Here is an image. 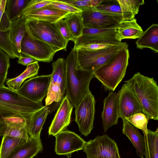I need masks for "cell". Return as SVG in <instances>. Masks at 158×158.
<instances>
[{
  "label": "cell",
  "mask_w": 158,
  "mask_h": 158,
  "mask_svg": "<svg viewBox=\"0 0 158 158\" xmlns=\"http://www.w3.org/2000/svg\"><path fill=\"white\" fill-rule=\"evenodd\" d=\"M10 56L0 49V87L4 86L10 67Z\"/></svg>",
  "instance_id": "cell-34"
},
{
  "label": "cell",
  "mask_w": 158,
  "mask_h": 158,
  "mask_svg": "<svg viewBox=\"0 0 158 158\" xmlns=\"http://www.w3.org/2000/svg\"><path fill=\"white\" fill-rule=\"evenodd\" d=\"M118 93L119 118H127L136 113L142 112L138 101L126 83Z\"/></svg>",
  "instance_id": "cell-15"
},
{
  "label": "cell",
  "mask_w": 158,
  "mask_h": 158,
  "mask_svg": "<svg viewBox=\"0 0 158 158\" xmlns=\"http://www.w3.org/2000/svg\"><path fill=\"white\" fill-rule=\"evenodd\" d=\"M146 158H150L148 148L146 146V152L145 155Z\"/></svg>",
  "instance_id": "cell-45"
},
{
  "label": "cell",
  "mask_w": 158,
  "mask_h": 158,
  "mask_svg": "<svg viewBox=\"0 0 158 158\" xmlns=\"http://www.w3.org/2000/svg\"><path fill=\"white\" fill-rule=\"evenodd\" d=\"M81 10L91 7H95L101 3L103 0H63Z\"/></svg>",
  "instance_id": "cell-39"
},
{
  "label": "cell",
  "mask_w": 158,
  "mask_h": 158,
  "mask_svg": "<svg viewBox=\"0 0 158 158\" xmlns=\"http://www.w3.org/2000/svg\"><path fill=\"white\" fill-rule=\"evenodd\" d=\"M95 7L99 11L113 18L119 23L123 21V13L117 0H103Z\"/></svg>",
  "instance_id": "cell-27"
},
{
  "label": "cell",
  "mask_w": 158,
  "mask_h": 158,
  "mask_svg": "<svg viewBox=\"0 0 158 158\" xmlns=\"http://www.w3.org/2000/svg\"><path fill=\"white\" fill-rule=\"evenodd\" d=\"M27 140L4 135L0 146V158H7Z\"/></svg>",
  "instance_id": "cell-28"
},
{
  "label": "cell",
  "mask_w": 158,
  "mask_h": 158,
  "mask_svg": "<svg viewBox=\"0 0 158 158\" xmlns=\"http://www.w3.org/2000/svg\"><path fill=\"white\" fill-rule=\"evenodd\" d=\"M82 150L86 158H121L116 143L107 135L86 142Z\"/></svg>",
  "instance_id": "cell-7"
},
{
  "label": "cell",
  "mask_w": 158,
  "mask_h": 158,
  "mask_svg": "<svg viewBox=\"0 0 158 158\" xmlns=\"http://www.w3.org/2000/svg\"><path fill=\"white\" fill-rule=\"evenodd\" d=\"M128 47L120 49L107 62L93 72L94 77L106 89L114 91L125 76L129 58Z\"/></svg>",
  "instance_id": "cell-3"
},
{
  "label": "cell",
  "mask_w": 158,
  "mask_h": 158,
  "mask_svg": "<svg viewBox=\"0 0 158 158\" xmlns=\"http://www.w3.org/2000/svg\"><path fill=\"white\" fill-rule=\"evenodd\" d=\"M52 71L45 99V106L55 102H58L64 98L66 90V63L65 60L59 58L52 64Z\"/></svg>",
  "instance_id": "cell-6"
},
{
  "label": "cell",
  "mask_w": 158,
  "mask_h": 158,
  "mask_svg": "<svg viewBox=\"0 0 158 158\" xmlns=\"http://www.w3.org/2000/svg\"><path fill=\"white\" fill-rule=\"evenodd\" d=\"M1 0H0V5L1 3Z\"/></svg>",
  "instance_id": "cell-46"
},
{
  "label": "cell",
  "mask_w": 158,
  "mask_h": 158,
  "mask_svg": "<svg viewBox=\"0 0 158 158\" xmlns=\"http://www.w3.org/2000/svg\"><path fill=\"white\" fill-rule=\"evenodd\" d=\"M132 125L143 132L146 133L148 131L147 126L149 120L148 117L142 112H139L126 118Z\"/></svg>",
  "instance_id": "cell-33"
},
{
  "label": "cell",
  "mask_w": 158,
  "mask_h": 158,
  "mask_svg": "<svg viewBox=\"0 0 158 158\" xmlns=\"http://www.w3.org/2000/svg\"><path fill=\"white\" fill-rule=\"evenodd\" d=\"M26 27L32 38L48 44L56 52L66 51L68 42L61 35L56 23L27 19Z\"/></svg>",
  "instance_id": "cell-4"
},
{
  "label": "cell",
  "mask_w": 158,
  "mask_h": 158,
  "mask_svg": "<svg viewBox=\"0 0 158 158\" xmlns=\"http://www.w3.org/2000/svg\"><path fill=\"white\" fill-rule=\"evenodd\" d=\"M101 118L104 132L113 125L118 123L119 118L118 95L111 92L104 99Z\"/></svg>",
  "instance_id": "cell-18"
},
{
  "label": "cell",
  "mask_w": 158,
  "mask_h": 158,
  "mask_svg": "<svg viewBox=\"0 0 158 158\" xmlns=\"http://www.w3.org/2000/svg\"><path fill=\"white\" fill-rule=\"evenodd\" d=\"M64 20L75 40L82 35L85 27L81 13L70 14Z\"/></svg>",
  "instance_id": "cell-30"
},
{
  "label": "cell",
  "mask_w": 158,
  "mask_h": 158,
  "mask_svg": "<svg viewBox=\"0 0 158 158\" xmlns=\"http://www.w3.org/2000/svg\"><path fill=\"white\" fill-rule=\"evenodd\" d=\"M115 45L110 44L94 43L80 44L74 46L75 49H83L89 51H97Z\"/></svg>",
  "instance_id": "cell-41"
},
{
  "label": "cell",
  "mask_w": 158,
  "mask_h": 158,
  "mask_svg": "<svg viewBox=\"0 0 158 158\" xmlns=\"http://www.w3.org/2000/svg\"><path fill=\"white\" fill-rule=\"evenodd\" d=\"M31 0H6L5 11L10 22L21 17V13Z\"/></svg>",
  "instance_id": "cell-31"
},
{
  "label": "cell",
  "mask_w": 158,
  "mask_h": 158,
  "mask_svg": "<svg viewBox=\"0 0 158 158\" xmlns=\"http://www.w3.org/2000/svg\"><path fill=\"white\" fill-rule=\"evenodd\" d=\"M34 112L0 102V137L4 135L8 127L26 126V118Z\"/></svg>",
  "instance_id": "cell-10"
},
{
  "label": "cell",
  "mask_w": 158,
  "mask_h": 158,
  "mask_svg": "<svg viewBox=\"0 0 158 158\" xmlns=\"http://www.w3.org/2000/svg\"><path fill=\"white\" fill-rule=\"evenodd\" d=\"M128 47L124 42L97 51L76 49L77 59L76 67L79 69L93 72L104 64L122 48Z\"/></svg>",
  "instance_id": "cell-5"
},
{
  "label": "cell",
  "mask_w": 158,
  "mask_h": 158,
  "mask_svg": "<svg viewBox=\"0 0 158 158\" xmlns=\"http://www.w3.org/2000/svg\"><path fill=\"white\" fill-rule=\"evenodd\" d=\"M124 82L138 101L142 112L158 120V86L154 78L137 72Z\"/></svg>",
  "instance_id": "cell-1"
},
{
  "label": "cell",
  "mask_w": 158,
  "mask_h": 158,
  "mask_svg": "<svg viewBox=\"0 0 158 158\" xmlns=\"http://www.w3.org/2000/svg\"><path fill=\"white\" fill-rule=\"evenodd\" d=\"M82 10L81 15L85 27L114 28L119 23L113 18L99 11L95 7L85 8Z\"/></svg>",
  "instance_id": "cell-14"
},
{
  "label": "cell",
  "mask_w": 158,
  "mask_h": 158,
  "mask_svg": "<svg viewBox=\"0 0 158 158\" xmlns=\"http://www.w3.org/2000/svg\"><path fill=\"white\" fill-rule=\"evenodd\" d=\"M77 59V51L72 48L65 60V91L69 100L75 108L90 91L89 84L94 77L93 72L76 68Z\"/></svg>",
  "instance_id": "cell-2"
},
{
  "label": "cell",
  "mask_w": 158,
  "mask_h": 158,
  "mask_svg": "<svg viewBox=\"0 0 158 158\" xmlns=\"http://www.w3.org/2000/svg\"><path fill=\"white\" fill-rule=\"evenodd\" d=\"M4 135L27 140L29 137L26 126H22L8 127Z\"/></svg>",
  "instance_id": "cell-36"
},
{
  "label": "cell",
  "mask_w": 158,
  "mask_h": 158,
  "mask_svg": "<svg viewBox=\"0 0 158 158\" xmlns=\"http://www.w3.org/2000/svg\"><path fill=\"white\" fill-rule=\"evenodd\" d=\"M43 150L40 138L34 139L29 136L26 142L17 148L7 158H33Z\"/></svg>",
  "instance_id": "cell-24"
},
{
  "label": "cell",
  "mask_w": 158,
  "mask_h": 158,
  "mask_svg": "<svg viewBox=\"0 0 158 158\" xmlns=\"http://www.w3.org/2000/svg\"><path fill=\"white\" fill-rule=\"evenodd\" d=\"M51 74L37 76L25 81L17 90L19 94L33 101L42 102L47 96Z\"/></svg>",
  "instance_id": "cell-11"
},
{
  "label": "cell",
  "mask_w": 158,
  "mask_h": 158,
  "mask_svg": "<svg viewBox=\"0 0 158 158\" xmlns=\"http://www.w3.org/2000/svg\"><path fill=\"white\" fill-rule=\"evenodd\" d=\"M95 104L94 96L89 91L75 108V121L80 131L85 136L94 128Z\"/></svg>",
  "instance_id": "cell-8"
},
{
  "label": "cell",
  "mask_w": 158,
  "mask_h": 158,
  "mask_svg": "<svg viewBox=\"0 0 158 158\" xmlns=\"http://www.w3.org/2000/svg\"><path fill=\"white\" fill-rule=\"evenodd\" d=\"M27 18L23 15L17 19L11 22L10 30V39L14 52L17 58L22 56L21 44L26 31Z\"/></svg>",
  "instance_id": "cell-23"
},
{
  "label": "cell",
  "mask_w": 158,
  "mask_h": 158,
  "mask_svg": "<svg viewBox=\"0 0 158 158\" xmlns=\"http://www.w3.org/2000/svg\"><path fill=\"white\" fill-rule=\"evenodd\" d=\"M52 0H31L21 13V16L32 11L49 5Z\"/></svg>",
  "instance_id": "cell-38"
},
{
  "label": "cell",
  "mask_w": 158,
  "mask_h": 158,
  "mask_svg": "<svg viewBox=\"0 0 158 158\" xmlns=\"http://www.w3.org/2000/svg\"><path fill=\"white\" fill-rule=\"evenodd\" d=\"M21 51L22 55L47 63L52 61L56 53L48 44L32 38L26 31L21 41Z\"/></svg>",
  "instance_id": "cell-9"
},
{
  "label": "cell",
  "mask_w": 158,
  "mask_h": 158,
  "mask_svg": "<svg viewBox=\"0 0 158 158\" xmlns=\"http://www.w3.org/2000/svg\"><path fill=\"white\" fill-rule=\"evenodd\" d=\"M49 6L69 14L81 13L82 10L63 0H52Z\"/></svg>",
  "instance_id": "cell-37"
},
{
  "label": "cell",
  "mask_w": 158,
  "mask_h": 158,
  "mask_svg": "<svg viewBox=\"0 0 158 158\" xmlns=\"http://www.w3.org/2000/svg\"><path fill=\"white\" fill-rule=\"evenodd\" d=\"M135 43L138 48H149L154 52L158 53V24H152L143 32Z\"/></svg>",
  "instance_id": "cell-25"
},
{
  "label": "cell",
  "mask_w": 158,
  "mask_h": 158,
  "mask_svg": "<svg viewBox=\"0 0 158 158\" xmlns=\"http://www.w3.org/2000/svg\"><path fill=\"white\" fill-rule=\"evenodd\" d=\"M69 14L66 12L48 5L32 11L24 16L27 19L55 23L64 19Z\"/></svg>",
  "instance_id": "cell-19"
},
{
  "label": "cell",
  "mask_w": 158,
  "mask_h": 158,
  "mask_svg": "<svg viewBox=\"0 0 158 158\" xmlns=\"http://www.w3.org/2000/svg\"><path fill=\"white\" fill-rule=\"evenodd\" d=\"M40 67L38 61H36L27 66L25 70L16 77L8 79L6 84L8 87L17 91L26 79L37 76Z\"/></svg>",
  "instance_id": "cell-26"
},
{
  "label": "cell",
  "mask_w": 158,
  "mask_h": 158,
  "mask_svg": "<svg viewBox=\"0 0 158 158\" xmlns=\"http://www.w3.org/2000/svg\"><path fill=\"white\" fill-rule=\"evenodd\" d=\"M55 152L58 155L71 156L75 152L82 150L86 142L75 133L65 130L55 136Z\"/></svg>",
  "instance_id": "cell-12"
},
{
  "label": "cell",
  "mask_w": 158,
  "mask_h": 158,
  "mask_svg": "<svg viewBox=\"0 0 158 158\" xmlns=\"http://www.w3.org/2000/svg\"><path fill=\"white\" fill-rule=\"evenodd\" d=\"M123 133L130 140L136 150V155L144 158L146 152V144L144 136L139 133L137 128L131 125L126 118L122 119Z\"/></svg>",
  "instance_id": "cell-22"
},
{
  "label": "cell",
  "mask_w": 158,
  "mask_h": 158,
  "mask_svg": "<svg viewBox=\"0 0 158 158\" xmlns=\"http://www.w3.org/2000/svg\"><path fill=\"white\" fill-rule=\"evenodd\" d=\"M0 102L34 112L43 106L42 102L31 101L21 95L16 91L4 85L0 87Z\"/></svg>",
  "instance_id": "cell-17"
},
{
  "label": "cell",
  "mask_w": 158,
  "mask_h": 158,
  "mask_svg": "<svg viewBox=\"0 0 158 158\" xmlns=\"http://www.w3.org/2000/svg\"><path fill=\"white\" fill-rule=\"evenodd\" d=\"M11 25V22L5 11L0 20V30L3 32L10 30Z\"/></svg>",
  "instance_id": "cell-42"
},
{
  "label": "cell",
  "mask_w": 158,
  "mask_h": 158,
  "mask_svg": "<svg viewBox=\"0 0 158 158\" xmlns=\"http://www.w3.org/2000/svg\"><path fill=\"white\" fill-rule=\"evenodd\" d=\"M123 13V21L134 18L138 14L141 5L144 3L143 0H117Z\"/></svg>",
  "instance_id": "cell-29"
},
{
  "label": "cell",
  "mask_w": 158,
  "mask_h": 158,
  "mask_svg": "<svg viewBox=\"0 0 158 158\" xmlns=\"http://www.w3.org/2000/svg\"><path fill=\"white\" fill-rule=\"evenodd\" d=\"M73 107L66 95L62 100L49 128V135L55 136L65 130L70 123Z\"/></svg>",
  "instance_id": "cell-16"
},
{
  "label": "cell",
  "mask_w": 158,
  "mask_h": 158,
  "mask_svg": "<svg viewBox=\"0 0 158 158\" xmlns=\"http://www.w3.org/2000/svg\"><path fill=\"white\" fill-rule=\"evenodd\" d=\"M143 132L150 158H158V128L154 131L148 129L146 133Z\"/></svg>",
  "instance_id": "cell-32"
},
{
  "label": "cell",
  "mask_w": 158,
  "mask_h": 158,
  "mask_svg": "<svg viewBox=\"0 0 158 158\" xmlns=\"http://www.w3.org/2000/svg\"><path fill=\"white\" fill-rule=\"evenodd\" d=\"M17 61L18 64L27 66L28 65L37 61L35 59L31 57H23V56L18 58Z\"/></svg>",
  "instance_id": "cell-43"
},
{
  "label": "cell",
  "mask_w": 158,
  "mask_h": 158,
  "mask_svg": "<svg viewBox=\"0 0 158 158\" xmlns=\"http://www.w3.org/2000/svg\"><path fill=\"white\" fill-rule=\"evenodd\" d=\"M143 32L134 18L118 23L115 28V39L120 42L123 39L139 38Z\"/></svg>",
  "instance_id": "cell-21"
},
{
  "label": "cell",
  "mask_w": 158,
  "mask_h": 158,
  "mask_svg": "<svg viewBox=\"0 0 158 158\" xmlns=\"http://www.w3.org/2000/svg\"><path fill=\"white\" fill-rule=\"evenodd\" d=\"M115 28L98 29L84 27L82 35L75 40L74 45L94 43L118 44L122 42L115 39Z\"/></svg>",
  "instance_id": "cell-13"
},
{
  "label": "cell",
  "mask_w": 158,
  "mask_h": 158,
  "mask_svg": "<svg viewBox=\"0 0 158 158\" xmlns=\"http://www.w3.org/2000/svg\"><path fill=\"white\" fill-rule=\"evenodd\" d=\"M10 30L3 32L0 30V49L6 52L12 59L17 58L12 48L10 39Z\"/></svg>",
  "instance_id": "cell-35"
},
{
  "label": "cell",
  "mask_w": 158,
  "mask_h": 158,
  "mask_svg": "<svg viewBox=\"0 0 158 158\" xmlns=\"http://www.w3.org/2000/svg\"><path fill=\"white\" fill-rule=\"evenodd\" d=\"M56 23L60 33L66 41L68 42L71 40L74 43L75 40L64 19L59 21Z\"/></svg>",
  "instance_id": "cell-40"
},
{
  "label": "cell",
  "mask_w": 158,
  "mask_h": 158,
  "mask_svg": "<svg viewBox=\"0 0 158 158\" xmlns=\"http://www.w3.org/2000/svg\"><path fill=\"white\" fill-rule=\"evenodd\" d=\"M48 114V108L45 106L26 118V128L30 137L40 138L41 131Z\"/></svg>",
  "instance_id": "cell-20"
},
{
  "label": "cell",
  "mask_w": 158,
  "mask_h": 158,
  "mask_svg": "<svg viewBox=\"0 0 158 158\" xmlns=\"http://www.w3.org/2000/svg\"><path fill=\"white\" fill-rule=\"evenodd\" d=\"M6 0H2L0 5V20L2 16L5 11V8Z\"/></svg>",
  "instance_id": "cell-44"
}]
</instances>
